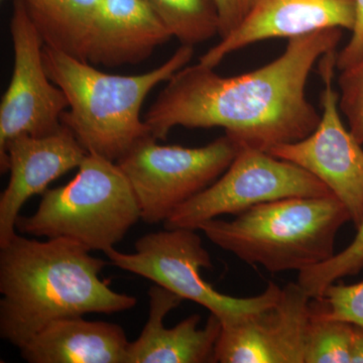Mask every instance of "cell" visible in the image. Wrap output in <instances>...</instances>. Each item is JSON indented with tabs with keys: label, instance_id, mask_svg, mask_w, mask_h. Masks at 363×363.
Masks as SVG:
<instances>
[{
	"label": "cell",
	"instance_id": "7c38bea8",
	"mask_svg": "<svg viewBox=\"0 0 363 363\" xmlns=\"http://www.w3.org/2000/svg\"><path fill=\"white\" fill-rule=\"evenodd\" d=\"M87 154L64 125L49 135H23L7 143L0 152L1 173L9 172V184L0 196V247L16 235V220L26 202L78 169Z\"/></svg>",
	"mask_w": 363,
	"mask_h": 363
},
{
	"label": "cell",
	"instance_id": "6da1fadb",
	"mask_svg": "<svg viewBox=\"0 0 363 363\" xmlns=\"http://www.w3.org/2000/svg\"><path fill=\"white\" fill-rule=\"evenodd\" d=\"M342 28L289 40L278 58L257 70L223 77L215 68L186 66L167 81L143 116L150 135L164 140L173 128H223L241 147L269 152L309 135L321 114L306 94L315 64L334 51Z\"/></svg>",
	"mask_w": 363,
	"mask_h": 363
},
{
	"label": "cell",
	"instance_id": "3957f363",
	"mask_svg": "<svg viewBox=\"0 0 363 363\" xmlns=\"http://www.w3.org/2000/svg\"><path fill=\"white\" fill-rule=\"evenodd\" d=\"M194 47L181 45L161 66L138 75L98 70L90 62L44 48L48 75L65 93L68 109L61 123L88 154L117 162L150 136L143 105L157 85L188 66Z\"/></svg>",
	"mask_w": 363,
	"mask_h": 363
},
{
	"label": "cell",
	"instance_id": "52a82bcc",
	"mask_svg": "<svg viewBox=\"0 0 363 363\" xmlns=\"http://www.w3.org/2000/svg\"><path fill=\"white\" fill-rule=\"evenodd\" d=\"M240 147L226 133L199 147L162 145L150 135L116 162L133 188L142 220L157 224L214 183Z\"/></svg>",
	"mask_w": 363,
	"mask_h": 363
},
{
	"label": "cell",
	"instance_id": "4fadbf2b",
	"mask_svg": "<svg viewBox=\"0 0 363 363\" xmlns=\"http://www.w3.org/2000/svg\"><path fill=\"white\" fill-rule=\"evenodd\" d=\"M355 18V0H255L240 25L198 63L215 68L228 55L262 40H290L333 28L352 32Z\"/></svg>",
	"mask_w": 363,
	"mask_h": 363
},
{
	"label": "cell",
	"instance_id": "30bf717a",
	"mask_svg": "<svg viewBox=\"0 0 363 363\" xmlns=\"http://www.w3.org/2000/svg\"><path fill=\"white\" fill-rule=\"evenodd\" d=\"M13 67L0 104V152L16 136L49 135L63 126L65 93L45 70V43L23 0H13L11 23Z\"/></svg>",
	"mask_w": 363,
	"mask_h": 363
},
{
	"label": "cell",
	"instance_id": "9c48e42d",
	"mask_svg": "<svg viewBox=\"0 0 363 363\" xmlns=\"http://www.w3.org/2000/svg\"><path fill=\"white\" fill-rule=\"evenodd\" d=\"M336 60L334 50L319 61L324 88L317 128L303 140L277 145L267 152L319 179L345 205L357 228L363 219V149L341 119L339 92L333 84Z\"/></svg>",
	"mask_w": 363,
	"mask_h": 363
},
{
	"label": "cell",
	"instance_id": "8992f818",
	"mask_svg": "<svg viewBox=\"0 0 363 363\" xmlns=\"http://www.w3.org/2000/svg\"><path fill=\"white\" fill-rule=\"evenodd\" d=\"M135 252L116 248L104 252L112 266L154 281L162 288L206 308L222 326L238 323L250 315L271 307L281 286L269 281L257 296L238 298L217 292L201 276L212 267L211 257L194 229L174 228L145 234L136 240Z\"/></svg>",
	"mask_w": 363,
	"mask_h": 363
},
{
	"label": "cell",
	"instance_id": "5b68a950",
	"mask_svg": "<svg viewBox=\"0 0 363 363\" xmlns=\"http://www.w3.org/2000/svg\"><path fill=\"white\" fill-rule=\"evenodd\" d=\"M142 220L130 182L116 162L87 154L66 185L48 189L30 216H21V233L65 238L90 252H106Z\"/></svg>",
	"mask_w": 363,
	"mask_h": 363
},
{
	"label": "cell",
	"instance_id": "d4e9b609",
	"mask_svg": "<svg viewBox=\"0 0 363 363\" xmlns=\"http://www.w3.org/2000/svg\"><path fill=\"white\" fill-rule=\"evenodd\" d=\"M354 326V325H353ZM350 363H363V328H353L352 345H351Z\"/></svg>",
	"mask_w": 363,
	"mask_h": 363
},
{
	"label": "cell",
	"instance_id": "8fae6325",
	"mask_svg": "<svg viewBox=\"0 0 363 363\" xmlns=\"http://www.w3.org/2000/svg\"><path fill=\"white\" fill-rule=\"evenodd\" d=\"M311 303L298 283L288 284L271 307L222 326L215 362L304 363Z\"/></svg>",
	"mask_w": 363,
	"mask_h": 363
},
{
	"label": "cell",
	"instance_id": "e0dca14e",
	"mask_svg": "<svg viewBox=\"0 0 363 363\" xmlns=\"http://www.w3.org/2000/svg\"><path fill=\"white\" fill-rule=\"evenodd\" d=\"M45 47L88 61L102 0H23Z\"/></svg>",
	"mask_w": 363,
	"mask_h": 363
},
{
	"label": "cell",
	"instance_id": "277c9868",
	"mask_svg": "<svg viewBox=\"0 0 363 363\" xmlns=\"http://www.w3.org/2000/svg\"><path fill=\"white\" fill-rule=\"evenodd\" d=\"M347 222L350 211L336 196L291 197L262 203L230 221L212 219L198 230L242 262L277 274L300 272L331 259Z\"/></svg>",
	"mask_w": 363,
	"mask_h": 363
},
{
	"label": "cell",
	"instance_id": "2e32d148",
	"mask_svg": "<svg viewBox=\"0 0 363 363\" xmlns=\"http://www.w3.org/2000/svg\"><path fill=\"white\" fill-rule=\"evenodd\" d=\"M130 341L119 325L64 318L18 347L28 363H126Z\"/></svg>",
	"mask_w": 363,
	"mask_h": 363
},
{
	"label": "cell",
	"instance_id": "9a60e30c",
	"mask_svg": "<svg viewBox=\"0 0 363 363\" xmlns=\"http://www.w3.org/2000/svg\"><path fill=\"white\" fill-rule=\"evenodd\" d=\"M173 38L145 0H102L88 62L113 68L142 63Z\"/></svg>",
	"mask_w": 363,
	"mask_h": 363
},
{
	"label": "cell",
	"instance_id": "ba28073f",
	"mask_svg": "<svg viewBox=\"0 0 363 363\" xmlns=\"http://www.w3.org/2000/svg\"><path fill=\"white\" fill-rule=\"evenodd\" d=\"M333 195L325 184L297 164L266 150L240 147L226 171L164 222V228L198 230L221 215H238L262 203L291 197Z\"/></svg>",
	"mask_w": 363,
	"mask_h": 363
},
{
	"label": "cell",
	"instance_id": "d6986e66",
	"mask_svg": "<svg viewBox=\"0 0 363 363\" xmlns=\"http://www.w3.org/2000/svg\"><path fill=\"white\" fill-rule=\"evenodd\" d=\"M354 326L311 315L306 336L304 363H350Z\"/></svg>",
	"mask_w": 363,
	"mask_h": 363
},
{
	"label": "cell",
	"instance_id": "7402d4cb",
	"mask_svg": "<svg viewBox=\"0 0 363 363\" xmlns=\"http://www.w3.org/2000/svg\"><path fill=\"white\" fill-rule=\"evenodd\" d=\"M339 109L347 119L348 128L363 145V54L338 77Z\"/></svg>",
	"mask_w": 363,
	"mask_h": 363
},
{
	"label": "cell",
	"instance_id": "ac0fdd59",
	"mask_svg": "<svg viewBox=\"0 0 363 363\" xmlns=\"http://www.w3.org/2000/svg\"><path fill=\"white\" fill-rule=\"evenodd\" d=\"M181 45L202 44L219 35L215 0H145Z\"/></svg>",
	"mask_w": 363,
	"mask_h": 363
},
{
	"label": "cell",
	"instance_id": "7a4b0ae2",
	"mask_svg": "<svg viewBox=\"0 0 363 363\" xmlns=\"http://www.w3.org/2000/svg\"><path fill=\"white\" fill-rule=\"evenodd\" d=\"M106 266L75 241L16 233L0 247V337L18 348L56 320L133 309L100 278Z\"/></svg>",
	"mask_w": 363,
	"mask_h": 363
},
{
	"label": "cell",
	"instance_id": "44dd1931",
	"mask_svg": "<svg viewBox=\"0 0 363 363\" xmlns=\"http://www.w3.org/2000/svg\"><path fill=\"white\" fill-rule=\"evenodd\" d=\"M312 314L337 320L363 328V281L357 284H332L321 298L311 303Z\"/></svg>",
	"mask_w": 363,
	"mask_h": 363
},
{
	"label": "cell",
	"instance_id": "603a6c76",
	"mask_svg": "<svg viewBox=\"0 0 363 363\" xmlns=\"http://www.w3.org/2000/svg\"><path fill=\"white\" fill-rule=\"evenodd\" d=\"M218 9L219 38L223 39L240 25L250 13L255 0H215Z\"/></svg>",
	"mask_w": 363,
	"mask_h": 363
},
{
	"label": "cell",
	"instance_id": "cb8c5ba5",
	"mask_svg": "<svg viewBox=\"0 0 363 363\" xmlns=\"http://www.w3.org/2000/svg\"><path fill=\"white\" fill-rule=\"evenodd\" d=\"M357 18L351 32L350 40L345 47L337 52L336 67L339 71L354 64L363 54V0H355Z\"/></svg>",
	"mask_w": 363,
	"mask_h": 363
},
{
	"label": "cell",
	"instance_id": "ffe728a7",
	"mask_svg": "<svg viewBox=\"0 0 363 363\" xmlns=\"http://www.w3.org/2000/svg\"><path fill=\"white\" fill-rule=\"evenodd\" d=\"M363 269V219L347 247L331 259L298 272V284L310 298L322 297L325 290L338 279L355 276Z\"/></svg>",
	"mask_w": 363,
	"mask_h": 363
},
{
	"label": "cell",
	"instance_id": "5bb4252c",
	"mask_svg": "<svg viewBox=\"0 0 363 363\" xmlns=\"http://www.w3.org/2000/svg\"><path fill=\"white\" fill-rule=\"evenodd\" d=\"M149 297V318L138 338L130 342L126 363L215 362V346L222 330L218 318L210 314L200 328L201 316L191 315L168 328L164 318L184 298L157 284L150 289Z\"/></svg>",
	"mask_w": 363,
	"mask_h": 363
}]
</instances>
